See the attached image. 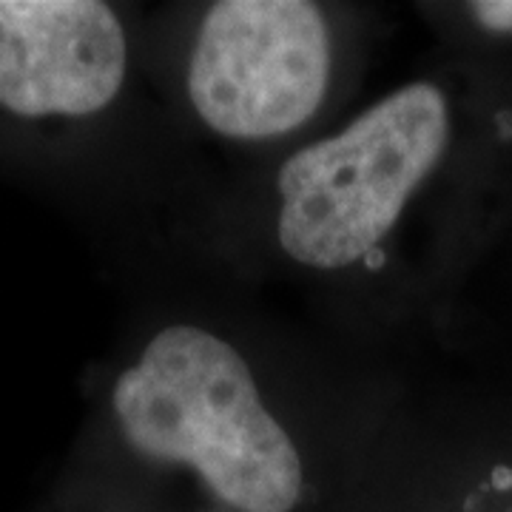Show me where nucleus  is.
I'll return each instance as SVG.
<instances>
[{"instance_id":"2","label":"nucleus","mask_w":512,"mask_h":512,"mask_svg":"<svg viewBox=\"0 0 512 512\" xmlns=\"http://www.w3.org/2000/svg\"><path fill=\"white\" fill-rule=\"evenodd\" d=\"M447 137L444 94L430 83H410L342 134L296 151L279 171L285 254L322 271L359 262L396 225Z\"/></svg>"},{"instance_id":"1","label":"nucleus","mask_w":512,"mask_h":512,"mask_svg":"<svg viewBox=\"0 0 512 512\" xmlns=\"http://www.w3.org/2000/svg\"><path fill=\"white\" fill-rule=\"evenodd\" d=\"M128 444L168 464H191L239 512H291L302 461L265 410L254 376L220 336L188 325L160 330L114 387Z\"/></svg>"},{"instance_id":"3","label":"nucleus","mask_w":512,"mask_h":512,"mask_svg":"<svg viewBox=\"0 0 512 512\" xmlns=\"http://www.w3.org/2000/svg\"><path fill=\"white\" fill-rule=\"evenodd\" d=\"M330 72L322 12L305 0H222L200 26L188 94L234 140H265L319 109Z\"/></svg>"},{"instance_id":"5","label":"nucleus","mask_w":512,"mask_h":512,"mask_svg":"<svg viewBox=\"0 0 512 512\" xmlns=\"http://www.w3.org/2000/svg\"><path fill=\"white\" fill-rule=\"evenodd\" d=\"M470 9L487 32H498V35L512 32V0H478Z\"/></svg>"},{"instance_id":"4","label":"nucleus","mask_w":512,"mask_h":512,"mask_svg":"<svg viewBox=\"0 0 512 512\" xmlns=\"http://www.w3.org/2000/svg\"><path fill=\"white\" fill-rule=\"evenodd\" d=\"M126 77V35L97 0H0V106L20 117L106 109Z\"/></svg>"}]
</instances>
